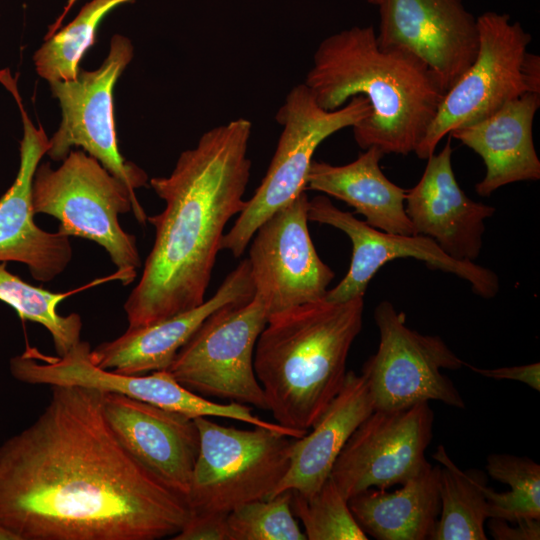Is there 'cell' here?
<instances>
[{
	"label": "cell",
	"instance_id": "1",
	"mask_svg": "<svg viewBox=\"0 0 540 540\" xmlns=\"http://www.w3.org/2000/svg\"><path fill=\"white\" fill-rule=\"evenodd\" d=\"M103 394L51 386L43 412L0 445L4 540H156L182 529L187 498L122 446Z\"/></svg>",
	"mask_w": 540,
	"mask_h": 540
},
{
	"label": "cell",
	"instance_id": "2",
	"mask_svg": "<svg viewBox=\"0 0 540 540\" xmlns=\"http://www.w3.org/2000/svg\"><path fill=\"white\" fill-rule=\"evenodd\" d=\"M251 131L246 118L218 125L180 154L168 176L149 180L165 208L147 216L155 239L124 303L128 328L153 324L205 301L225 226L245 205Z\"/></svg>",
	"mask_w": 540,
	"mask_h": 540
},
{
	"label": "cell",
	"instance_id": "3",
	"mask_svg": "<svg viewBox=\"0 0 540 540\" xmlns=\"http://www.w3.org/2000/svg\"><path fill=\"white\" fill-rule=\"evenodd\" d=\"M325 110L354 96L370 104L353 135L362 149L384 154L415 152L445 94L432 71L416 56L378 45L373 26H354L318 45L304 82Z\"/></svg>",
	"mask_w": 540,
	"mask_h": 540
},
{
	"label": "cell",
	"instance_id": "4",
	"mask_svg": "<svg viewBox=\"0 0 540 540\" xmlns=\"http://www.w3.org/2000/svg\"><path fill=\"white\" fill-rule=\"evenodd\" d=\"M363 310V297L322 299L268 318L254 372L276 423L306 433L320 418L344 384Z\"/></svg>",
	"mask_w": 540,
	"mask_h": 540
},
{
	"label": "cell",
	"instance_id": "5",
	"mask_svg": "<svg viewBox=\"0 0 540 540\" xmlns=\"http://www.w3.org/2000/svg\"><path fill=\"white\" fill-rule=\"evenodd\" d=\"M35 214L59 220L58 232L94 241L108 253L124 285L131 283L141 259L136 237L123 230L119 215L132 210L140 224L147 215L135 193L82 149H72L57 168L39 164L32 184Z\"/></svg>",
	"mask_w": 540,
	"mask_h": 540
},
{
	"label": "cell",
	"instance_id": "6",
	"mask_svg": "<svg viewBox=\"0 0 540 540\" xmlns=\"http://www.w3.org/2000/svg\"><path fill=\"white\" fill-rule=\"evenodd\" d=\"M370 112L363 96L352 97L338 109L325 110L305 83L293 87L276 114L282 132L268 170L232 228L223 235L221 250L240 257L257 228L306 190L318 146L334 133L354 127Z\"/></svg>",
	"mask_w": 540,
	"mask_h": 540
},
{
	"label": "cell",
	"instance_id": "7",
	"mask_svg": "<svg viewBox=\"0 0 540 540\" xmlns=\"http://www.w3.org/2000/svg\"><path fill=\"white\" fill-rule=\"evenodd\" d=\"M194 422L199 451L187 496L190 510L229 513L271 497L288 470L294 438L263 427L224 426L207 417Z\"/></svg>",
	"mask_w": 540,
	"mask_h": 540
},
{
	"label": "cell",
	"instance_id": "8",
	"mask_svg": "<svg viewBox=\"0 0 540 540\" xmlns=\"http://www.w3.org/2000/svg\"><path fill=\"white\" fill-rule=\"evenodd\" d=\"M268 317L255 296L216 310L180 348L167 371L201 396L268 410L254 372L256 342Z\"/></svg>",
	"mask_w": 540,
	"mask_h": 540
},
{
	"label": "cell",
	"instance_id": "9",
	"mask_svg": "<svg viewBox=\"0 0 540 540\" xmlns=\"http://www.w3.org/2000/svg\"><path fill=\"white\" fill-rule=\"evenodd\" d=\"M477 19L478 51L461 77L445 92L415 154L427 159L451 131L489 117L506 103L532 93L523 70L531 35L504 13Z\"/></svg>",
	"mask_w": 540,
	"mask_h": 540
},
{
	"label": "cell",
	"instance_id": "10",
	"mask_svg": "<svg viewBox=\"0 0 540 540\" xmlns=\"http://www.w3.org/2000/svg\"><path fill=\"white\" fill-rule=\"evenodd\" d=\"M380 341L361 375L374 410L394 411L431 400L464 409L465 401L442 369L458 370L465 361L437 335H424L406 325L404 312L384 300L374 310Z\"/></svg>",
	"mask_w": 540,
	"mask_h": 540
},
{
	"label": "cell",
	"instance_id": "11",
	"mask_svg": "<svg viewBox=\"0 0 540 540\" xmlns=\"http://www.w3.org/2000/svg\"><path fill=\"white\" fill-rule=\"evenodd\" d=\"M133 57L132 41L114 34L108 54L97 69H80L75 79L49 83L60 106L61 120L49 138L46 155L61 162L73 148L82 149L135 193L146 187L149 179L119 151L113 105L114 87Z\"/></svg>",
	"mask_w": 540,
	"mask_h": 540
},
{
	"label": "cell",
	"instance_id": "12",
	"mask_svg": "<svg viewBox=\"0 0 540 540\" xmlns=\"http://www.w3.org/2000/svg\"><path fill=\"white\" fill-rule=\"evenodd\" d=\"M433 423L429 402L374 410L349 437L329 477L347 500L369 488L403 485L430 464L425 451Z\"/></svg>",
	"mask_w": 540,
	"mask_h": 540
},
{
	"label": "cell",
	"instance_id": "13",
	"mask_svg": "<svg viewBox=\"0 0 540 540\" xmlns=\"http://www.w3.org/2000/svg\"><path fill=\"white\" fill-rule=\"evenodd\" d=\"M308 203L304 191L267 218L252 236L248 260L254 296L265 305L269 317L324 299L335 276L318 256L309 234Z\"/></svg>",
	"mask_w": 540,
	"mask_h": 540
},
{
	"label": "cell",
	"instance_id": "14",
	"mask_svg": "<svg viewBox=\"0 0 540 540\" xmlns=\"http://www.w3.org/2000/svg\"><path fill=\"white\" fill-rule=\"evenodd\" d=\"M308 220L330 225L344 232L352 243L348 272L324 299L345 302L364 297L368 284L379 269L397 258H414L429 268L451 273L467 281L472 291L485 299L499 291L497 274L470 261L456 260L430 238L423 235L389 233L368 225L352 213L342 211L326 196H316L308 203Z\"/></svg>",
	"mask_w": 540,
	"mask_h": 540
},
{
	"label": "cell",
	"instance_id": "15",
	"mask_svg": "<svg viewBox=\"0 0 540 540\" xmlns=\"http://www.w3.org/2000/svg\"><path fill=\"white\" fill-rule=\"evenodd\" d=\"M0 83L13 96L23 126L19 168L12 185L0 198V262L22 263L35 280L50 282L68 267L72 247L68 236L58 231H45L34 221L33 178L47 153L49 138L44 128L36 126L29 117L17 87V79L9 69L0 71Z\"/></svg>",
	"mask_w": 540,
	"mask_h": 540
},
{
	"label": "cell",
	"instance_id": "16",
	"mask_svg": "<svg viewBox=\"0 0 540 540\" xmlns=\"http://www.w3.org/2000/svg\"><path fill=\"white\" fill-rule=\"evenodd\" d=\"M378 45L419 58L446 92L478 51L477 19L462 0H380Z\"/></svg>",
	"mask_w": 540,
	"mask_h": 540
},
{
	"label": "cell",
	"instance_id": "17",
	"mask_svg": "<svg viewBox=\"0 0 540 540\" xmlns=\"http://www.w3.org/2000/svg\"><path fill=\"white\" fill-rule=\"evenodd\" d=\"M102 408L122 446L187 498L199 451L194 419L117 393H104Z\"/></svg>",
	"mask_w": 540,
	"mask_h": 540
},
{
	"label": "cell",
	"instance_id": "18",
	"mask_svg": "<svg viewBox=\"0 0 540 540\" xmlns=\"http://www.w3.org/2000/svg\"><path fill=\"white\" fill-rule=\"evenodd\" d=\"M451 137L430 155L418 183L407 190L405 211L414 234L432 239L450 257L474 262L480 255L484 221L496 209L470 199L452 168Z\"/></svg>",
	"mask_w": 540,
	"mask_h": 540
},
{
	"label": "cell",
	"instance_id": "19",
	"mask_svg": "<svg viewBox=\"0 0 540 540\" xmlns=\"http://www.w3.org/2000/svg\"><path fill=\"white\" fill-rule=\"evenodd\" d=\"M253 297L247 258L225 277L215 294L199 306L147 326L128 328L118 338L91 349L90 358L100 368L128 375L167 370L180 348L210 314Z\"/></svg>",
	"mask_w": 540,
	"mask_h": 540
},
{
	"label": "cell",
	"instance_id": "20",
	"mask_svg": "<svg viewBox=\"0 0 540 540\" xmlns=\"http://www.w3.org/2000/svg\"><path fill=\"white\" fill-rule=\"evenodd\" d=\"M539 106L540 94L525 93L489 117L449 133L483 159L486 172L475 185L477 194L487 197L502 186L540 179L532 135Z\"/></svg>",
	"mask_w": 540,
	"mask_h": 540
},
{
	"label": "cell",
	"instance_id": "21",
	"mask_svg": "<svg viewBox=\"0 0 540 540\" xmlns=\"http://www.w3.org/2000/svg\"><path fill=\"white\" fill-rule=\"evenodd\" d=\"M374 411L365 379L348 371L342 388L320 418L300 438H294L289 467L271 497L286 490L316 492L355 429Z\"/></svg>",
	"mask_w": 540,
	"mask_h": 540
},
{
	"label": "cell",
	"instance_id": "22",
	"mask_svg": "<svg viewBox=\"0 0 540 540\" xmlns=\"http://www.w3.org/2000/svg\"><path fill=\"white\" fill-rule=\"evenodd\" d=\"M384 155L383 151L372 146L345 165L335 166L313 160L306 189L346 202L376 229L413 235L414 230L405 211L407 190L394 184L382 172L379 163Z\"/></svg>",
	"mask_w": 540,
	"mask_h": 540
},
{
	"label": "cell",
	"instance_id": "23",
	"mask_svg": "<svg viewBox=\"0 0 540 540\" xmlns=\"http://www.w3.org/2000/svg\"><path fill=\"white\" fill-rule=\"evenodd\" d=\"M440 466L429 464L393 492L369 488L347 502L367 536L378 540L429 539L440 513Z\"/></svg>",
	"mask_w": 540,
	"mask_h": 540
},
{
	"label": "cell",
	"instance_id": "24",
	"mask_svg": "<svg viewBox=\"0 0 540 540\" xmlns=\"http://www.w3.org/2000/svg\"><path fill=\"white\" fill-rule=\"evenodd\" d=\"M433 458L440 464V513L431 540H486L487 480L482 471L461 470L442 445Z\"/></svg>",
	"mask_w": 540,
	"mask_h": 540
},
{
	"label": "cell",
	"instance_id": "25",
	"mask_svg": "<svg viewBox=\"0 0 540 540\" xmlns=\"http://www.w3.org/2000/svg\"><path fill=\"white\" fill-rule=\"evenodd\" d=\"M136 0H90L66 26H61L33 54L37 74L48 83L75 79L80 61L95 43L96 31L114 9Z\"/></svg>",
	"mask_w": 540,
	"mask_h": 540
},
{
	"label": "cell",
	"instance_id": "26",
	"mask_svg": "<svg viewBox=\"0 0 540 540\" xmlns=\"http://www.w3.org/2000/svg\"><path fill=\"white\" fill-rule=\"evenodd\" d=\"M486 470L490 477L510 487L505 492H497L487 485L484 487L489 518L508 523L540 519L538 463L528 457L491 454L487 457Z\"/></svg>",
	"mask_w": 540,
	"mask_h": 540
},
{
	"label": "cell",
	"instance_id": "27",
	"mask_svg": "<svg viewBox=\"0 0 540 540\" xmlns=\"http://www.w3.org/2000/svg\"><path fill=\"white\" fill-rule=\"evenodd\" d=\"M69 294L33 286L9 272L6 263L0 262V301L12 307L20 318L44 326L58 355H64L80 341V315L62 316L57 313V305Z\"/></svg>",
	"mask_w": 540,
	"mask_h": 540
},
{
	"label": "cell",
	"instance_id": "28",
	"mask_svg": "<svg viewBox=\"0 0 540 540\" xmlns=\"http://www.w3.org/2000/svg\"><path fill=\"white\" fill-rule=\"evenodd\" d=\"M291 509L304 527L309 540H367L348 506L329 477L314 493L291 490Z\"/></svg>",
	"mask_w": 540,
	"mask_h": 540
},
{
	"label": "cell",
	"instance_id": "29",
	"mask_svg": "<svg viewBox=\"0 0 540 540\" xmlns=\"http://www.w3.org/2000/svg\"><path fill=\"white\" fill-rule=\"evenodd\" d=\"M229 540H306L291 509V490L245 503L227 515Z\"/></svg>",
	"mask_w": 540,
	"mask_h": 540
},
{
	"label": "cell",
	"instance_id": "30",
	"mask_svg": "<svg viewBox=\"0 0 540 540\" xmlns=\"http://www.w3.org/2000/svg\"><path fill=\"white\" fill-rule=\"evenodd\" d=\"M228 513L190 510V515L173 540H229Z\"/></svg>",
	"mask_w": 540,
	"mask_h": 540
},
{
	"label": "cell",
	"instance_id": "31",
	"mask_svg": "<svg viewBox=\"0 0 540 540\" xmlns=\"http://www.w3.org/2000/svg\"><path fill=\"white\" fill-rule=\"evenodd\" d=\"M471 371L487 378L496 380L518 381L540 391V363L535 362L526 365L500 367V368H479L468 363H464Z\"/></svg>",
	"mask_w": 540,
	"mask_h": 540
},
{
	"label": "cell",
	"instance_id": "32",
	"mask_svg": "<svg viewBox=\"0 0 540 540\" xmlns=\"http://www.w3.org/2000/svg\"><path fill=\"white\" fill-rule=\"evenodd\" d=\"M512 527L507 521L489 518L488 528L496 540H539L540 519L525 520Z\"/></svg>",
	"mask_w": 540,
	"mask_h": 540
},
{
	"label": "cell",
	"instance_id": "33",
	"mask_svg": "<svg viewBox=\"0 0 540 540\" xmlns=\"http://www.w3.org/2000/svg\"><path fill=\"white\" fill-rule=\"evenodd\" d=\"M523 70L532 93L540 94V58L527 51Z\"/></svg>",
	"mask_w": 540,
	"mask_h": 540
},
{
	"label": "cell",
	"instance_id": "34",
	"mask_svg": "<svg viewBox=\"0 0 540 540\" xmlns=\"http://www.w3.org/2000/svg\"><path fill=\"white\" fill-rule=\"evenodd\" d=\"M77 1L78 0H67L66 5H65L63 11L61 12V14L59 15V17L55 20V22L51 26H49L48 32L45 35V37H48V36L52 35L56 30H58L61 27L62 22L65 19L66 15L68 14L70 9L73 7V5Z\"/></svg>",
	"mask_w": 540,
	"mask_h": 540
},
{
	"label": "cell",
	"instance_id": "35",
	"mask_svg": "<svg viewBox=\"0 0 540 540\" xmlns=\"http://www.w3.org/2000/svg\"><path fill=\"white\" fill-rule=\"evenodd\" d=\"M370 4L378 6L380 3V0H367Z\"/></svg>",
	"mask_w": 540,
	"mask_h": 540
}]
</instances>
